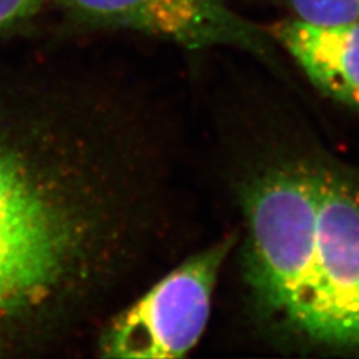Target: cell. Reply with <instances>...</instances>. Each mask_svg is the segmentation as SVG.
Here are the masks:
<instances>
[{
    "mask_svg": "<svg viewBox=\"0 0 359 359\" xmlns=\"http://www.w3.org/2000/svg\"><path fill=\"white\" fill-rule=\"evenodd\" d=\"M154 144L132 84L0 81V358L57 349L132 298L159 228Z\"/></svg>",
    "mask_w": 359,
    "mask_h": 359,
    "instance_id": "6da1fadb",
    "label": "cell"
},
{
    "mask_svg": "<svg viewBox=\"0 0 359 359\" xmlns=\"http://www.w3.org/2000/svg\"><path fill=\"white\" fill-rule=\"evenodd\" d=\"M244 280L252 304L277 334L301 344L316 232V165L268 168L243 190Z\"/></svg>",
    "mask_w": 359,
    "mask_h": 359,
    "instance_id": "7a4b0ae2",
    "label": "cell"
},
{
    "mask_svg": "<svg viewBox=\"0 0 359 359\" xmlns=\"http://www.w3.org/2000/svg\"><path fill=\"white\" fill-rule=\"evenodd\" d=\"M233 235L205 247L129 299L97 331V355L108 359H172L201 340L212 294Z\"/></svg>",
    "mask_w": 359,
    "mask_h": 359,
    "instance_id": "3957f363",
    "label": "cell"
},
{
    "mask_svg": "<svg viewBox=\"0 0 359 359\" xmlns=\"http://www.w3.org/2000/svg\"><path fill=\"white\" fill-rule=\"evenodd\" d=\"M301 346L359 353V177L323 166Z\"/></svg>",
    "mask_w": 359,
    "mask_h": 359,
    "instance_id": "277c9868",
    "label": "cell"
},
{
    "mask_svg": "<svg viewBox=\"0 0 359 359\" xmlns=\"http://www.w3.org/2000/svg\"><path fill=\"white\" fill-rule=\"evenodd\" d=\"M81 21L125 29L189 50L233 47L271 57V38L223 0H57Z\"/></svg>",
    "mask_w": 359,
    "mask_h": 359,
    "instance_id": "5b68a950",
    "label": "cell"
},
{
    "mask_svg": "<svg viewBox=\"0 0 359 359\" xmlns=\"http://www.w3.org/2000/svg\"><path fill=\"white\" fill-rule=\"evenodd\" d=\"M265 30L322 93L359 108V20L318 26L289 18Z\"/></svg>",
    "mask_w": 359,
    "mask_h": 359,
    "instance_id": "8992f818",
    "label": "cell"
},
{
    "mask_svg": "<svg viewBox=\"0 0 359 359\" xmlns=\"http://www.w3.org/2000/svg\"><path fill=\"white\" fill-rule=\"evenodd\" d=\"M295 18L318 26L359 20V0H286Z\"/></svg>",
    "mask_w": 359,
    "mask_h": 359,
    "instance_id": "52a82bcc",
    "label": "cell"
},
{
    "mask_svg": "<svg viewBox=\"0 0 359 359\" xmlns=\"http://www.w3.org/2000/svg\"><path fill=\"white\" fill-rule=\"evenodd\" d=\"M42 0H0V36L38 13Z\"/></svg>",
    "mask_w": 359,
    "mask_h": 359,
    "instance_id": "ba28073f",
    "label": "cell"
}]
</instances>
